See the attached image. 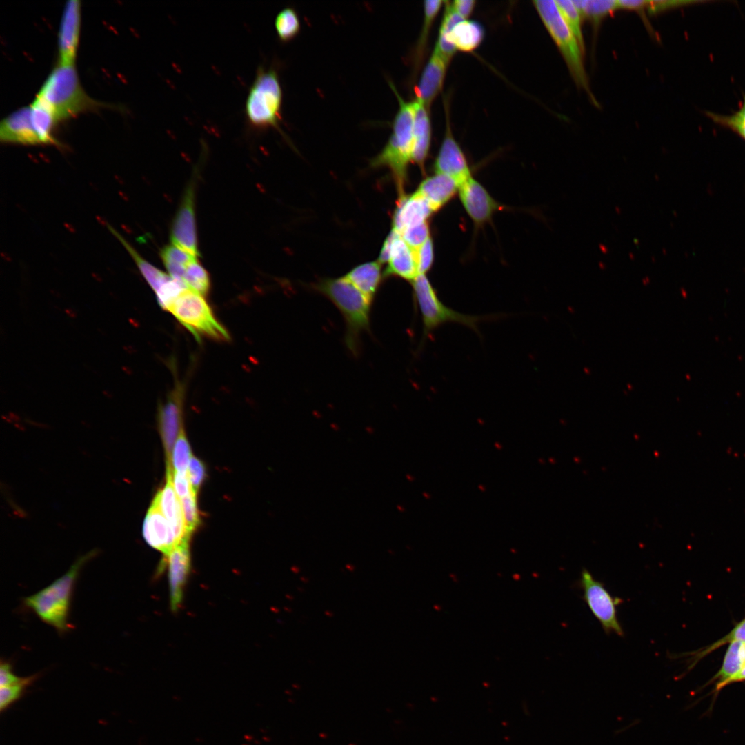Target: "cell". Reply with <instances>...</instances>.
Masks as SVG:
<instances>
[{"label":"cell","mask_w":745,"mask_h":745,"mask_svg":"<svg viewBox=\"0 0 745 745\" xmlns=\"http://www.w3.org/2000/svg\"><path fill=\"white\" fill-rule=\"evenodd\" d=\"M312 288L328 298L340 311L346 323L345 344L355 356L360 350V336L370 327L372 301L365 296L345 277L326 278Z\"/></svg>","instance_id":"obj_1"},{"label":"cell","mask_w":745,"mask_h":745,"mask_svg":"<svg viewBox=\"0 0 745 745\" xmlns=\"http://www.w3.org/2000/svg\"><path fill=\"white\" fill-rule=\"evenodd\" d=\"M35 97L52 111L59 121L106 106L84 91L75 64L57 63Z\"/></svg>","instance_id":"obj_2"},{"label":"cell","mask_w":745,"mask_h":745,"mask_svg":"<svg viewBox=\"0 0 745 745\" xmlns=\"http://www.w3.org/2000/svg\"><path fill=\"white\" fill-rule=\"evenodd\" d=\"M90 557L88 555L79 559L61 577L43 589L23 599L26 607L60 633L71 628L68 616L72 593L81 569Z\"/></svg>","instance_id":"obj_3"},{"label":"cell","mask_w":745,"mask_h":745,"mask_svg":"<svg viewBox=\"0 0 745 745\" xmlns=\"http://www.w3.org/2000/svg\"><path fill=\"white\" fill-rule=\"evenodd\" d=\"M399 102L394 117L391 135L381 152L373 159L374 166H386L392 170L400 195L404 193L408 163L412 161L413 147V101L404 100L395 86L389 83Z\"/></svg>","instance_id":"obj_4"},{"label":"cell","mask_w":745,"mask_h":745,"mask_svg":"<svg viewBox=\"0 0 745 745\" xmlns=\"http://www.w3.org/2000/svg\"><path fill=\"white\" fill-rule=\"evenodd\" d=\"M281 105L282 90L277 70L259 66L245 103L248 126L257 131L278 128Z\"/></svg>","instance_id":"obj_5"},{"label":"cell","mask_w":745,"mask_h":745,"mask_svg":"<svg viewBox=\"0 0 745 745\" xmlns=\"http://www.w3.org/2000/svg\"><path fill=\"white\" fill-rule=\"evenodd\" d=\"M542 23L558 47L576 85L584 89L592 102L598 106L591 92L583 62L584 52L570 31L554 0L533 1Z\"/></svg>","instance_id":"obj_6"},{"label":"cell","mask_w":745,"mask_h":745,"mask_svg":"<svg viewBox=\"0 0 745 745\" xmlns=\"http://www.w3.org/2000/svg\"><path fill=\"white\" fill-rule=\"evenodd\" d=\"M412 285L415 303L418 306L421 316L424 339L438 327L448 322L465 325L479 334L478 323L492 318V316L468 315L448 307L439 299L426 275H418Z\"/></svg>","instance_id":"obj_7"},{"label":"cell","mask_w":745,"mask_h":745,"mask_svg":"<svg viewBox=\"0 0 745 745\" xmlns=\"http://www.w3.org/2000/svg\"><path fill=\"white\" fill-rule=\"evenodd\" d=\"M168 311L198 341L203 336L218 341L230 339L228 332L215 318L203 297L195 292L185 290L172 302Z\"/></svg>","instance_id":"obj_8"},{"label":"cell","mask_w":745,"mask_h":745,"mask_svg":"<svg viewBox=\"0 0 745 745\" xmlns=\"http://www.w3.org/2000/svg\"><path fill=\"white\" fill-rule=\"evenodd\" d=\"M579 585L583 599L606 634L623 637L624 633L617 615L616 607L622 600L613 597L604 584L586 568L581 572Z\"/></svg>","instance_id":"obj_9"},{"label":"cell","mask_w":745,"mask_h":745,"mask_svg":"<svg viewBox=\"0 0 745 745\" xmlns=\"http://www.w3.org/2000/svg\"><path fill=\"white\" fill-rule=\"evenodd\" d=\"M195 190V183L191 181L183 192L173 219L170 240L172 244L198 257L199 251L196 228Z\"/></svg>","instance_id":"obj_10"},{"label":"cell","mask_w":745,"mask_h":745,"mask_svg":"<svg viewBox=\"0 0 745 745\" xmlns=\"http://www.w3.org/2000/svg\"><path fill=\"white\" fill-rule=\"evenodd\" d=\"M446 108V128L444 138L434 163L435 173L453 178L459 186L471 176L466 156L455 140Z\"/></svg>","instance_id":"obj_11"},{"label":"cell","mask_w":745,"mask_h":745,"mask_svg":"<svg viewBox=\"0 0 745 745\" xmlns=\"http://www.w3.org/2000/svg\"><path fill=\"white\" fill-rule=\"evenodd\" d=\"M81 21L79 0H69L64 6L57 37V63L75 64Z\"/></svg>","instance_id":"obj_12"},{"label":"cell","mask_w":745,"mask_h":745,"mask_svg":"<svg viewBox=\"0 0 745 745\" xmlns=\"http://www.w3.org/2000/svg\"><path fill=\"white\" fill-rule=\"evenodd\" d=\"M458 192L466 212L477 227L489 221L494 213L502 208L473 177L459 185Z\"/></svg>","instance_id":"obj_13"},{"label":"cell","mask_w":745,"mask_h":745,"mask_svg":"<svg viewBox=\"0 0 745 745\" xmlns=\"http://www.w3.org/2000/svg\"><path fill=\"white\" fill-rule=\"evenodd\" d=\"M183 387L177 384L159 408L160 433L166 450V466L171 465V454L182 428Z\"/></svg>","instance_id":"obj_14"},{"label":"cell","mask_w":745,"mask_h":745,"mask_svg":"<svg viewBox=\"0 0 745 745\" xmlns=\"http://www.w3.org/2000/svg\"><path fill=\"white\" fill-rule=\"evenodd\" d=\"M188 542L186 540L176 546L163 559V566L168 568L170 604L174 610L181 605L190 569Z\"/></svg>","instance_id":"obj_15"},{"label":"cell","mask_w":745,"mask_h":745,"mask_svg":"<svg viewBox=\"0 0 745 745\" xmlns=\"http://www.w3.org/2000/svg\"><path fill=\"white\" fill-rule=\"evenodd\" d=\"M0 139L8 143L41 144L33 125L30 106L14 110L1 120Z\"/></svg>","instance_id":"obj_16"},{"label":"cell","mask_w":745,"mask_h":745,"mask_svg":"<svg viewBox=\"0 0 745 745\" xmlns=\"http://www.w3.org/2000/svg\"><path fill=\"white\" fill-rule=\"evenodd\" d=\"M143 536L150 546L161 552L164 556L178 545L170 522L155 501L145 517Z\"/></svg>","instance_id":"obj_17"},{"label":"cell","mask_w":745,"mask_h":745,"mask_svg":"<svg viewBox=\"0 0 745 745\" xmlns=\"http://www.w3.org/2000/svg\"><path fill=\"white\" fill-rule=\"evenodd\" d=\"M173 470L166 469V482L163 488L158 491L153 501L156 502L160 510L170 522L177 544L189 540L190 534L187 530L179 498L177 497L172 484Z\"/></svg>","instance_id":"obj_18"},{"label":"cell","mask_w":745,"mask_h":745,"mask_svg":"<svg viewBox=\"0 0 745 745\" xmlns=\"http://www.w3.org/2000/svg\"><path fill=\"white\" fill-rule=\"evenodd\" d=\"M448 63L449 61L434 48L414 90L415 97L429 109L442 89Z\"/></svg>","instance_id":"obj_19"},{"label":"cell","mask_w":745,"mask_h":745,"mask_svg":"<svg viewBox=\"0 0 745 745\" xmlns=\"http://www.w3.org/2000/svg\"><path fill=\"white\" fill-rule=\"evenodd\" d=\"M435 212L417 191L400 195L393 217V229L401 233L405 228L425 222Z\"/></svg>","instance_id":"obj_20"},{"label":"cell","mask_w":745,"mask_h":745,"mask_svg":"<svg viewBox=\"0 0 745 745\" xmlns=\"http://www.w3.org/2000/svg\"><path fill=\"white\" fill-rule=\"evenodd\" d=\"M393 241L388 265L384 276H395L413 282L419 275L414 250L393 229Z\"/></svg>","instance_id":"obj_21"},{"label":"cell","mask_w":745,"mask_h":745,"mask_svg":"<svg viewBox=\"0 0 745 745\" xmlns=\"http://www.w3.org/2000/svg\"><path fill=\"white\" fill-rule=\"evenodd\" d=\"M414 103L413 147L412 161L421 168L428 155L431 142V121L430 109L415 98Z\"/></svg>","instance_id":"obj_22"},{"label":"cell","mask_w":745,"mask_h":745,"mask_svg":"<svg viewBox=\"0 0 745 745\" xmlns=\"http://www.w3.org/2000/svg\"><path fill=\"white\" fill-rule=\"evenodd\" d=\"M459 185L450 177L435 173L426 177L419 185L417 192L430 203L435 212L446 204L458 191Z\"/></svg>","instance_id":"obj_23"},{"label":"cell","mask_w":745,"mask_h":745,"mask_svg":"<svg viewBox=\"0 0 745 745\" xmlns=\"http://www.w3.org/2000/svg\"><path fill=\"white\" fill-rule=\"evenodd\" d=\"M744 664V643L735 642L729 644L721 668L710 680V682L715 683V696L727 686L728 682L741 670Z\"/></svg>","instance_id":"obj_24"},{"label":"cell","mask_w":745,"mask_h":745,"mask_svg":"<svg viewBox=\"0 0 745 745\" xmlns=\"http://www.w3.org/2000/svg\"><path fill=\"white\" fill-rule=\"evenodd\" d=\"M344 277L372 301L381 281V264L379 261L363 264Z\"/></svg>","instance_id":"obj_25"},{"label":"cell","mask_w":745,"mask_h":745,"mask_svg":"<svg viewBox=\"0 0 745 745\" xmlns=\"http://www.w3.org/2000/svg\"><path fill=\"white\" fill-rule=\"evenodd\" d=\"M484 30L475 21L464 19L456 24L450 34V41L457 50L472 52L481 43Z\"/></svg>","instance_id":"obj_26"},{"label":"cell","mask_w":745,"mask_h":745,"mask_svg":"<svg viewBox=\"0 0 745 745\" xmlns=\"http://www.w3.org/2000/svg\"><path fill=\"white\" fill-rule=\"evenodd\" d=\"M462 20L464 19L453 9L450 1H444V12L434 48L449 62L457 51L450 41V34L454 26Z\"/></svg>","instance_id":"obj_27"},{"label":"cell","mask_w":745,"mask_h":745,"mask_svg":"<svg viewBox=\"0 0 745 745\" xmlns=\"http://www.w3.org/2000/svg\"><path fill=\"white\" fill-rule=\"evenodd\" d=\"M160 257L169 275L182 282H183L187 266L197 258L172 244L166 245L161 249Z\"/></svg>","instance_id":"obj_28"},{"label":"cell","mask_w":745,"mask_h":745,"mask_svg":"<svg viewBox=\"0 0 745 745\" xmlns=\"http://www.w3.org/2000/svg\"><path fill=\"white\" fill-rule=\"evenodd\" d=\"M444 3V1L440 0H428L424 2L423 24L415 50V62L416 67L419 65L420 66L426 50L429 32L434 20L438 15Z\"/></svg>","instance_id":"obj_29"},{"label":"cell","mask_w":745,"mask_h":745,"mask_svg":"<svg viewBox=\"0 0 745 745\" xmlns=\"http://www.w3.org/2000/svg\"><path fill=\"white\" fill-rule=\"evenodd\" d=\"M705 115L717 125L726 128L741 137L745 141V95L738 108L729 115L706 111Z\"/></svg>","instance_id":"obj_30"},{"label":"cell","mask_w":745,"mask_h":745,"mask_svg":"<svg viewBox=\"0 0 745 745\" xmlns=\"http://www.w3.org/2000/svg\"><path fill=\"white\" fill-rule=\"evenodd\" d=\"M735 642H741L745 643V619L739 622L729 633H728L726 635L719 639V640L715 642L712 644L697 651L683 653L680 655V657H691L690 661L691 664L688 667V668L690 669L693 668L701 659L706 657L707 655L712 653L715 650L719 648L724 644H731Z\"/></svg>","instance_id":"obj_31"},{"label":"cell","mask_w":745,"mask_h":745,"mask_svg":"<svg viewBox=\"0 0 745 745\" xmlns=\"http://www.w3.org/2000/svg\"><path fill=\"white\" fill-rule=\"evenodd\" d=\"M573 3L581 17L588 18L595 23L619 9L617 0H575Z\"/></svg>","instance_id":"obj_32"},{"label":"cell","mask_w":745,"mask_h":745,"mask_svg":"<svg viewBox=\"0 0 745 745\" xmlns=\"http://www.w3.org/2000/svg\"><path fill=\"white\" fill-rule=\"evenodd\" d=\"M183 282L188 289L202 296L208 292L210 287V276L197 258L187 266Z\"/></svg>","instance_id":"obj_33"},{"label":"cell","mask_w":745,"mask_h":745,"mask_svg":"<svg viewBox=\"0 0 745 745\" xmlns=\"http://www.w3.org/2000/svg\"><path fill=\"white\" fill-rule=\"evenodd\" d=\"M275 26L279 39L284 42L293 39L299 32L300 21L295 10L285 7L277 14Z\"/></svg>","instance_id":"obj_34"},{"label":"cell","mask_w":745,"mask_h":745,"mask_svg":"<svg viewBox=\"0 0 745 745\" xmlns=\"http://www.w3.org/2000/svg\"><path fill=\"white\" fill-rule=\"evenodd\" d=\"M557 6L568 27L577 39L582 51L585 45L581 26V15L571 0H557Z\"/></svg>","instance_id":"obj_35"},{"label":"cell","mask_w":745,"mask_h":745,"mask_svg":"<svg viewBox=\"0 0 745 745\" xmlns=\"http://www.w3.org/2000/svg\"><path fill=\"white\" fill-rule=\"evenodd\" d=\"M191 457L190 447L182 428L175 443L171 454V465L173 472L188 473V467Z\"/></svg>","instance_id":"obj_36"},{"label":"cell","mask_w":745,"mask_h":745,"mask_svg":"<svg viewBox=\"0 0 745 745\" xmlns=\"http://www.w3.org/2000/svg\"><path fill=\"white\" fill-rule=\"evenodd\" d=\"M38 675L23 677V679L14 684L1 687L0 689V710L3 712L11 705L20 699L25 693L27 688L37 679Z\"/></svg>","instance_id":"obj_37"},{"label":"cell","mask_w":745,"mask_h":745,"mask_svg":"<svg viewBox=\"0 0 745 745\" xmlns=\"http://www.w3.org/2000/svg\"><path fill=\"white\" fill-rule=\"evenodd\" d=\"M179 499L187 530L190 534H192L198 526L199 520L197 494L192 490L187 496Z\"/></svg>","instance_id":"obj_38"},{"label":"cell","mask_w":745,"mask_h":745,"mask_svg":"<svg viewBox=\"0 0 745 745\" xmlns=\"http://www.w3.org/2000/svg\"><path fill=\"white\" fill-rule=\"evenodd\" d=\"M400 234L403 239L414 250L430 237L428 222L406 228Z\"/></svg>","instance_id":"obj_39"},{"label":"cell","mask_w":745,"mask_h":745,"mask_svg":"<svg viewBox=\"0 0 745 745\" xmlns=\"http://www.w3.org/2000/svg\"><path fill=\"white\" fill-rule=\"evenodd\" d=\"M419 275H426L430 269L434 257L433 244L430 237L423 245L414 250Z\"/></svg>","instance_id":"obj_40"},{"label":"cell","mask_w":745,"mask_h":745,"mask_svg":"<svg viewBox=\"0 0 745 745\" xmlns=\"http://www.w3.org/2000/svg\"><path fill=\"white\" fill-rule=\"evenodd\" d=\"M188 477L192 490L197 494L205 477V468L201 461L194 456L188 464Z\"/></svg>","instance_id":"obj_41"},{"label":"cell","mask_w":745,"mask_h":745,"mask_svg":"<svg viewBox=\"0 0 745 745\" xmlns=\"http://www.w3.org/2000/svg\"><path fill=\"white\" fill-rule=\"evenodd\" d=\"M172 484L175 491L179 499L187 496L192 490L188 477V473L173 472Z\"/></svg>","instance_id":"obj_42"},{"label":"cell","mask_w":745,"mask_h":745,"mask_svg":"<svg viewBox=\"0 0 745 745\" xmlns=\"http://www.w3.org/2000/svg\"><path fill=\"white\" fill-rule=\"evenodd\" d=\"M706 2L707 1H650V4L648 6L650 11L657 12L659 11L666 10L667 9L682 6H688L691 5L703 3Z\"/></svg>","instance_id":"obj_43"},{"label":"cell","mask_w":745,"mask_h":745,"mask_svg":"<svg viewBox=\"0 0 745 745\" xmlns=\"http://www.w3.org/2000/svg\"><path fill=\"white\" fill-rule=\"evenodd\" d=\"M23 677L16 675L12 672L11 664L8 662L1 661L0 665V686L1 687L12 685L20 682Z\"/></svg>","instance_id":"obj_44"},{"label":"cell","mask_w":745,"mask_h":745,"mask_svg":"<svg viewBox=\"0 0 745 745\" xmlns=\"http://www.w3.org/2000/svg\"><path fill=\"white\" fill-rule=\"evenodd\" d=\"M475 3L473 0H455L450 2V5L461 17L468 19L474 10Z\"/></svg>","instance_id":"obj_45"},{"label":"cell","mask_w":745,"mask_h":745,"mask_svg":"<svg viewBox=\"0 0 745 745\" xmlns=\"http://www.w3.org/2000/svg\"><path fill=\"white\" fill-rule=\"evenodd\" d=\"M619 9L639 10L649 6L650 1L644 0H618Z\"/></svg>","instance_id":"obj_46"},{"label":"cell","mask_w":745,"mask_h":745,"mask_svg":"<svg viewBox=\"0 0 745 745\" xmlns=\"http://www.w3.org/2000/svg\"><path fill=\"white\" fill-rule=\"evenodd\" d=\"M743 681H745V664L741 670L728 682L727 686L733 683Z\"/></svg>","instance_id":"obj_47"}]
</instances>
